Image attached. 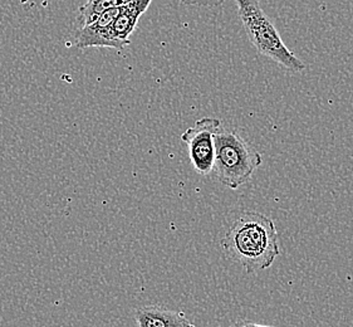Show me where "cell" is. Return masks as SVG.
I'll return each instance as SVG.
<instances>
[{"instance_id":"1","label":"cell","mask_w":353,"mask_h":327,"mask_svg":"<svg viewBox=\"0 0 353 327\" xmlns=\"http://www.w3.org/2000/svg\"><path fill=\"white\" fill-rule=\"evenodd\" d=\"M221 248L248 273L268 270L281 255L274 221L256 212H245L235 219L221 241Z\"/></svg>"},{"instance_id":"2","label":"cell","mask_w":353,"mask_h":327,"mask_svg":"<svg viewBox=\"0 0 353 327\" xmlns=\"http://www.w3.org/2000/svg\"><path fill=\"white\" fill-rule=\"evenodd\" d=\"M235 3L241 26L259 54L292 73L305 71L307 66L284 44L279 32L258 0H235Z\"/></svg>"},{"instance_id":"3","label":"cell","mask_w":353,"mask_h":327,"mask_svg":"<svg viewBox=\"0 0 353 327\" xmlns=\"http://www.w3.org/2000/svg\"><path fill=\"white\" fill-rule=\"evenodd\" d=\"M214 169L220 183L236 190L247 184L263 163L261 154L234 131L219 130L214 136Z\"/></svg>"},{"instance_id":"4","label":"cell","mask_w":353,"mask_h":327,"mask_svg":"<svg viewBox=\"0 0 353 327\" xmlns=\"http://www.w3.org/2000/svg\"><path fill=\"white\" fill-rule=\"evenodd\" d=\"M220 128L219 119L203 117L181 135V140L188 145L191 164L200 175H209L214 169V136Z\"/></svg>"},{"instance_id":"5","label":"cell","mask_w":353,"mask_h":327,"mask_svg":"<svg viewBox=\"0 0 353 327\" xmlns=\"http://www.w3.org/2000/svg\"><path fill=\"white\" fill-rule=\"evenodd\" d=\"M134 321L137 327H195L184 313L172 311L157 305L137 308Z\"/></svg>"},{"instance_id":"6","label":"cell","mask_w":353,"mask_h":327,"mask_svg":"<svg viewBox=\"0 0 353 327\" xmlns=\"http://www.w3.org/2000/svg\"><path fill=\"white\" fill-rule=\"evenodd\" d=\"M152 0H130L121 7L119 17L113 21V33L116 38L128 46L131 41L130 37L134 33V28L142 14L149 9Z\"/></svg>"},{"instance_id":"7","label":"cell","mask_w":353,"mask_h":327,"mask_svg":"<svg viewBox=\"0 0 353 327\" xmlns=\"http://www.w3.org/2000/svg\"><path fill=\"white\" fill-rule=\"evenodd\" d=\"M112 26L103 27V26H99V23L93 21L91 24L82 27L76 34L77 48L85 50L90 47H99V48L123 50L126 46L116 38L113 33Z\"/></svg>"},{"instance_id":"8","label":"cell","mask_w":353,"mask_h":327,"mask_svg":"<svg viewBox=\"0 0 353 327\" xmlns=\"http://www.w3.org/2000/svg\"><path fill=\"white\" fill-rule=\"evenodd\" d=\"M130 0H87L85 6L79 8L78 23L82 27L91 24L108 9L122 7Z\"/></svg>"},{"instance_id":"9","label":"cell","mask_w":353,"mask_h":327,"mask_svg":"<svg viewBox=\"0 0 353 327\" xmlns=\"http://www.w3.org/2000/svg\"><path fill=\"white\" fill-rule=\"evenodd\" d=\"M185 6L191 7L218 8L224 3V0H180Z\"/></svg>"},{"instance_id":"10","label":"cell","mask_w":353,"mask_h":327,"mask_svg":"<svg viewBox=\"0 0 353 327\" xmlns=\"http://www.w3.org/2000/svg\"><path fill=\"white\" fill-rule=\"evenodd\" d=\"M230 327H276V326H268V325H261V324H256L253 321H239L236 324H234Z\"/></svg>"}]
</instances>
